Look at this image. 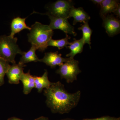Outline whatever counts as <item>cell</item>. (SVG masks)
I'll list each match as a JSON object with an SVG mask.
<instances>
[{"label": "cell", "instance_id": "cell-1", "mask_svg": "<svg viewBox=\"0 0 120 120\" xmlns=\"http://www.w3.org/2000/svg\"><path fill=\"white\" fill-rule=\"evenodd\" d=\"M44 94L46 98V103L53 113H68L79 103L80 91L71 94L65 90L60 82H52L49 88L45 89Z\"/></svg>", "mask_w": 120, "mask_h": 120}, {"label": "cell", "instance_id": "cell-2", "mask_svg": "<svg viewBox=\"0 0 120 120\" xmlns=\"http://www.w3.org/2000/svg\"><path fill=\"white\" fill-rule=\"evenodd\" d=\"M27 34L28 41L39 51L44 52L47 49L48 42L52 39L53 31L48 25L38 22H35Z\"/></svg>", "mask_w": 120, "mask_h": 120}, {"label": "cell", "instance_id": "cell-3", "mask_svg": "<svg viewBox=\"0 0 120 120\" xmlns=\"http://www.w3.org/2000/svg\"><path fill=\"white\" fill-rule=\"evenodd\" d=\"M17 38L2 35L0 37V58L13 64L16 63L15 58L17 54L22 55L23 52L17 44Z\"/></svg>", "mask_w": 120, "mask_h": 120}, {"label": "cell", "instance_id": "cell-4", "mask_svg": "<svg viewBox=\"0 0 120 120\" xmlns=\"http://www.w3.org/2000/svg\"><path fill=\"white\" fill-rule=\"evenodd\" d=\"M79 63L77 60L71 59L60 66L56 73L68 83L73 82L77 80V75L82 72L79 67Z\"/></svg>", "mask_w": 120, "mask_h": 120}, {"label": "cell", "instance_id": "cell-5", "mask_svg": "<svg viewBox=\"0 0 120 120\" xmlns=\"http://www.w3.org/2000/svg\"><path fill=\"white\" fill-rule=\"evenodd\" d=\"M73 6L72 1L58 0L48 7L47 12L54 16L68 19L69 13Z\"/></svg>", "mask_w": 120, "mask_h": 120}, {"label": "cell", "instance_id": "cell-6", "mask_svg": "<svg viewBox=\"0 0 120 120\" xmlns=\"http://www.w3.org/2000/svg\"><path fill=\"white\" fill-rule=\"evenodd\" d=\"M43 15H47L50 19V22L49 25L50 28L52 30H60L64 32L66 34L73 35L75 37L76 36L75 28L71 26L68 20V19L54 16L46 12Z\"/></svg>", "mask_w": 120, "mask_h": 120}, {"label": "cell", "instance_id": "cell-7", "mask_svg": "<svg viewBox=\"0 0 120 120\" xmlns=\"http://www.w3.org/2000/svg\"><path fill=\"white\" fill-rule=\"evenodd\" d=\"M102 26L110 37H113L120 33V21L112 14H109L102 19Z\"/></svg>", "mask_w": 120, "mask_h": 120}, {"label": "cell", "instance_id": "cell-8", "mask_svg": "<svg viewBox=\"0 0 120 120\" xmlns=\"http://www.w3.org/2000/svg\"><path fill=\"white\" fill-rule=\"evenodd\" d=\"M70 58H64L61 56L58 52L45 53L44 57L39 60V62L45 63L52 68H55L57 66L60 67L64 62L71 60Z\"/></svg>", "mask_w": 120, "mask_h": 120}, {"label": "cell", "instance_id": "cell-9", "mask_svg": "<svg viewBox=\"0 0 120 120\" xmlns=\"http://www.w3.org/2000/svg\"><path fill=\"white\" fill-rule=\"evenodd\" d=\"M26 66V65L19 63L11 65L6 73L9 83L17 84L19 83L21 77L24 73L23 68Z\"/></svg>", "mask_w": 120, "mask_h": 120}, {"label": "cell", "instance_id": "cell-10", "mask_svg": "<svg viewBox=\"0 0 120 120\" xmlns=\"http://www.w3.org/2000/svg\"><path fill=\"white\" fill-rule=\"evenodd\" d=\"M72 17L74 19L73 25L75 26L77 23L83 22L84 23L88 22L90 19V17L88 13L84 11L82 7L75 8L73 6L71 8L69 13L68 19Z\"/></svg>", "mask_w": 120, "mask_h": 120}, {"label": "cell", "instance_id": "cell-11", "mask_svg": "<svg viewBox=\"0 0 120 120\" xmlns=\"http://www.w3.org/2000/svg\"><path fill=\"white\" fill-rule=\"evenodd\" d=\"M120 1L117 0H103L101 4L100 15L102 19L107 15L113 13L120 5Z\"/></svg>", "mask_w": 120, "mask_h": 120}, {"label": "cell", "instance_id": "cell-12", "mask_svg": "<svg viewBox=\"0 0 120 120\" xmlns=\"http://www.w3.org/2000/svg\"><path fill=\"white\" fill-rule=\"evenodd\" d=\"M26 18H22L18 17L14 18L12 20L11 23V33L10 37L14 38L15 35L19 33L23 30L27 29L31 30V28L29 27L26 23Z\"/></svg>", "mask_w": 120, "mask_h": 120}, {"label": "cell", "instance_id": "cell-13", "mask_svg": "<svg viewBox=\"0 0 120 120\" xmlns=\"http://www.w3.org/2000/svg\"><path fill=\"white\" fill-rule=\"evenodd\" d=\"M85 45V42L82 37L79 40H75L72 42H70L68 46L70 49L69 53L66 55L68 58L74 59V57L78 54L82 53L83 49V46Z\"/></svg>", "mask_w": 120, "mask_h": 120}, {"label": "cell", "instance_id": "cell-14", "mask_svg": "<svg viewBox=\"0 0 120 120\" xmlns=\"http://www.w3.org/2000/svg\"><path fill=\"white\" fill-rule=\"evenodd\" d=\"M34 88L37 89L38 93H41L44 89L49 88L52 84V82L49 80L47 70H45L42 76H34Z\"/></svg>", "mask_w": 120, "mask_h": 120}, {"label": "cell", "instance_id": "cell-15", "mask_svg": "<svg viewBox=\"0 0 120 120\" xmlns=\"http://www.w3.org/2000/svg\"><path fill=\"white\" fill-rule=\"evenodd\" d=\"M20 80L23 85L24 94H28L35 87L34 76L31 75L30 71H29L27 73L23 74Z\"/></svg>", "mask_w": 120, "mask_h": 120}, {"label": "cell", "instance_id": "cell-16", "mask_svg": "<svg viewBox=\"0 0 120 120\" xmlns=\"http://www.w3.org/2000/svg\"><path fill=\"white\" fill-rule=\"evenodd\" d=\"M37 48L34 46L32 45L31 47L28 52H23L22 57L19 63L25 65V64L30 62H39V60L36 54Z\"/></svg>", "mask_w": 120, "mask_h": 120}, {"label": "cell", "instance_id": "cell-17", "mask_svg": "<svg viewBox=\"0 0 120 120\" xmlns=\"http://www.w3.org/2000/svg\"><path fill=\"white\" fill-rule=\"evenodd\" d=\"M66 35V37L62 39L54 40L51 39L48 42L47 46L57 47L59 50L62 49L64 47L68 48L70 43L68 40L70 39L71 38L69 37L68 35Z\"/></svg>", "mask_w": 120, "mask_h": 120}, {"label": "cell", "instance_id": "cell-18", "mask_svg": "<svg viewBox=\"0 0 120 120\" xmlns=\"http://www.w3.org/2000/svg\"><path fill=\"white\" fill-rule=\"evenodd\" d=\"M80 27H79V30H82V38L85 42V44H88L91 49V37L92 34V30L90 28L88 22H86L82 24Z\"/></svg>", "mask_w": 120, "mask_h": 120}, {"label": "cell", "instance_id": "cell-19", "mask_svg": "<svg viewBox=\"0 0 120 120\" xmlns=\"http://www.w3.org/2000/svg\"><path fill=\"white\" fill-rule=\"evenodd\" d=\"M10 66L9 62L0 58V87L4 83L5 75Z\"/></svg>", "mask_w": 120, "mask_h": 120}, {"label": "cell", "instance_id": "cell-20", "mask_svg": "<svg viewBox=\"0 0 120 120\" xmlns=\"http://www.w3.org/2000/svg\"><path fill=\"white\" fill-rule=\"evenodd\" d=\"M119 118L110 116H105L99 118H91V119H85L84 120H117L120 119Z\"/></svg>", "mask_w": 120, "mask_h": 120}, {"label": "cell", "instance_id": "cell-21", "mask_svg": "<svg viewBox=\"0 0 120 120\" xmlns=\"http://www.w3.org/2000/svg\"><path fill=\"white\" fill-rule=\"evenodd\" d=\"M113 13L114 15L116 16L117 18L118 19L120 18V5L115 9Z\"/></svg>", "mask_w": 120, "mask_h": 120}, {"label": "cell", "instance_id": "cell-22", "mask_svg": "<svg viewBox=\"0 0 120 120\" xmlns=\"http://www.w3.org/2000/svg\"><path fill=\"white\" fill-rule=\"evenodd\" d=\"M103 0H91V1L94 4H97L100 6Z\"/></svg>", "mask_w": 120, "mask_h": 120}, {"label": "cell", "instance_id": "cell-23", "mask_svg": "<svg viewBox=\"0 0 120 120\" xmlns=\"http://www.w3.org/2000/svg\"><path fill=\"white\" fill-rule=\"evenodd\" d=\"M34 120H49V118L44 116H41L35 119Z\"/></svg>", "mask_w": 120, "mask_h": 120}, {"label": "cell", "instance_id": "cell-24", "mask_svg": "<svg viewBox=\"0 0 120 120\" xmlns=\"http://www.w3.org/2000/svg\"><path fill=\"white\" fill-rule=\"evenodd\" d=\"M8 120H21V119H19L16 117H12L11 118H9V119H8Z\"/></svg>", "mask_w": 120, "mask_h": 120}, {"label": "cell", "instance_id": "cell-25", "mask_svg": "<svg viewBox=\"0 0 120 120\" xmlns=\"http://www.w3.org/2000/svg\"><path fill=\"white\" fill-rule=\"evenodd\" d=\"M71 120V119H69V118H67V119H63V120Z\"/></svg>", "mask_w": 120, "mask_h": 120}, {"label": "cell", "instance_id": "cell-26", "mask_svg": "<svg viewBox=\"0 0 120 120\" xmlns=\"http://www.w3.org/2000/svg\"><path fill=\"white\" fill-rule=\"evenodd\" d=\"M120 120V119H118V120Z\"/></svg>", "mask_w": 120, "mask_h": 120}, {"label": "cell", "instance_id": "cell-27", "mask_svg": "<svg viewBox=\"0 0 120 120\" xmlns=\"http://www.w3.org/2000/svg\"></svg>", "mask_w": 120, "mask_h": 120}]
</instances>
